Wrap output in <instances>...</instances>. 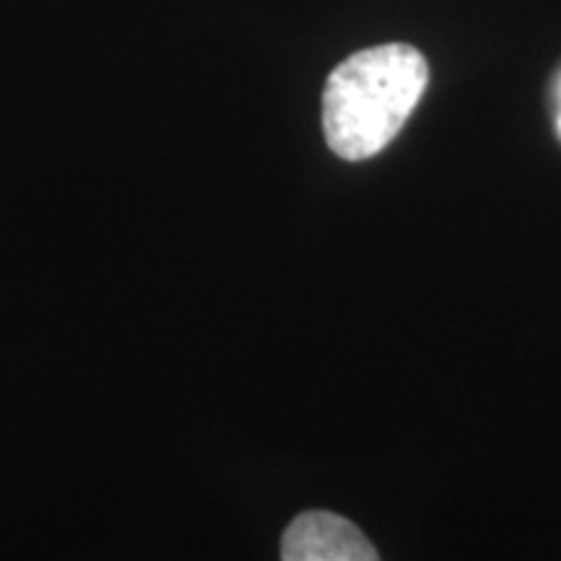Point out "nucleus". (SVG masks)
<instances>
[{
	"instance_id": "2",
	"label": "nucleus",
	"mask_w": 561,
	"mask_h": 561,
	"mask_svg": "<svg viewBox=\"0 0 561 561\" xmlns=\"http://www.w3.org/2000/svg\"><path fill=\"white\" fill-rule=\"evenodd\" d=\"M280 561H380L369 538L333 512H301L284 533Z\"/></svg>"
},
{
	"instance_id": "1",
	"label": "nucleus",
	"mask_w": 561,
	"mask_h": 561,
	"mask_svg": "<svg viewBox=\"0 0 561 561\" xmlns=\"http://www.w3.org/2000/svg\"><path fill=\"white\" fill-rule=\"evenodd\" d=\"M430 83V62L403 42L351 55L328 76L322 130L335 157L364 161L390 144Z\"/></svg>"
},
{
	"instance_id": "3",
	"label": "nucleus",
	"mask_w": 561,
	"mask_h": 561,
	"mask_svg": "<svg viewBox=\"0 0 561 561\" xmlns=\"http://www.w3.org/2000/svg\"><path fill=\"white\" fill-rule=\"evenodd\" d=\"M557 125H559V136H561V115H559V123Z\"/></svg>"
}]
</instances>
